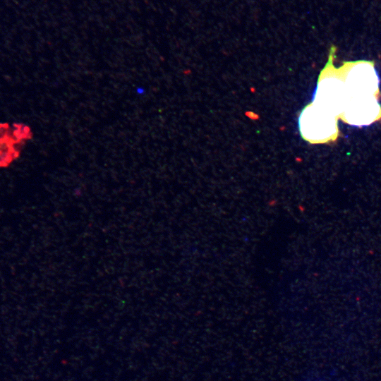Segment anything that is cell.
Returning <instances> with one entry per match:
<instances>
[{
    "label": "cell",
    "instance_id": "1",
    "mask_svg": "<svg viewBox=\"0 0 381 381\" xmlns=\"http://www.w3.org/2000/svg\"><path fill=\"white\" fill-rule=\"evenodd\" d=\"M24 145L15 138L8 123H0V168H7L17 159Z\"/></svg>",
    "mask_w": 381,
    "mask_h": 381
},
{
    "label": "cell",
    "instance_id": "2",
    "mask_svg": "<svg viewBox=\"0 0 381 381\" xmlns=\"http://www.w3.org/2000/svg\"><path fill=\"white\" fill-rule=\"evenodd\" d=\"M12 133L17 140L23 143L33 137L30 127L21 123H13Z\"/></svg>",
    "mask_w": 381,
    "mask_h": 381
}]
</instances>
